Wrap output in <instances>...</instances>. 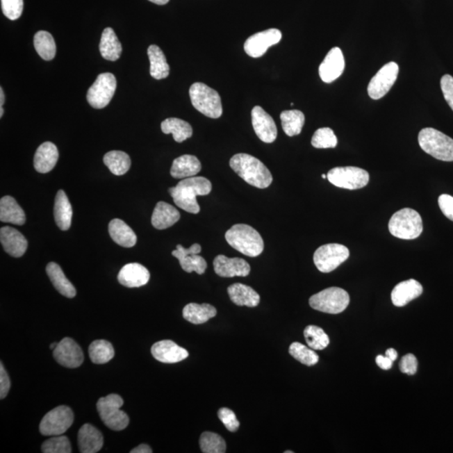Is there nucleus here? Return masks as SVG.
Returning a JSON list of instances; mask_svg holds the SVG:
<instances>
[{"label": "nucleus", "instance_id": "nucleus-1", "mask_svg": "<svg viewBox=\"0 0 453 453\" xmlns=\"http://www.w3.org/2000/svg\"><path fill=\"white\" fill-rule=\"evenodd\" d=\"M212 188L211 181L207 178L192 176L179 181L176 187L169 189V193L177 207L186 212L197 214L201 210L197 197L208 195Z\"/></svg>", "mask_w": 453, "mask_h": 453}, {"label": "nucleus", "instance_id": "nucleus-2", "mask_svg": "<svg viewBox=\"0 0 453 453\" xmlns=\"http://www.w3.org/2000/svg\"><path fill=\"white\" fill-rule=\"evenodd\" d=\"M230 167L247 183L254 188L265 189L272 183L270 170L260 160L248 154H237L230 160Z\"/></svg>", "mask_w": 453, "mask_h": 453}, {"label": "nucleus", "instance_id": "nucleus-3", "mask_svg": "<svg viewBox=\"0 0 453 453\" xmlns=\"http://www.w3.org/2000/svg\"><path fill=\"white\" fill-rule=\"evenodd\" d=\"M225 238L230 246L246 256L257 257L264 250L261 234L249 225H233L226 232Z\"/></svg>", "mask_w": 453, "mask_h": 453}, {"label": "nucleus", "instance_id": "nucleus-4", "mask_svg": "<svg viewBox=\"0 0 453 453\" xmlns=\"http://www.w3.org/2000/svg\"><path fill=\"white\" fill-rule=\"evenodd\" d=\"M418 142L423 151L436 160L453 161V140L434 128L420 131Z\"/></svg>", "mask_w": 453, "mask_h": 453}, {"label": "nucleus", "instance_id": "nucleus-5", "mask_svg": "<svg viewBox=\"0 0 453 453\" xmlns=\"http://www.w3.org/2000/svg\"><path fill=\"white\" fill-rule=\"evenodd\" d=\"M392 236L402 240L418 238L423 231L422 218L411 208H403L394 213L389 222Z\"/></svg>", "mask_w": 453, "mask_h": 453}, {"label": "nucleus", "instance_id": "nucleus-6", "mask_svg": "<svg viewBox=\"0 0 453 453\" xmlns=\"http://www.w3.org/2000/svg\"><path fill=\"white\" fill-rule=\"evenodd\" d=\"M190 99L193 107L208 118L218 119L222 115L221 98L214 89L202 83H193L190 88Z\"/></svg>", "mask_w": 453, "mask_h": 453}, {"label": "nucleus", "instance_id": "nucleus-7", "mask_svg": "<svg viewBox=\"0 0 453 453\" xmlns=\"http://www.w3.org/2000/svg\"><path fill=\"white\" fill-rule=\"evenodd\" d=\"M124 400L119 395L111 394L100 398L97 403V409L103 422L113 431H122L128 427L129 416L120 410Z\"/></svg>", "mask_w": 453, "mask_h": 453}, {"label": "nucleus", "instance_id": "nucleus-8", "mask_svg": "<svg viewBox=\"0 0 453 453\" xmlns=\"http://www.w3.org/2000/svg\"><path fill=\"white\" fill-rule=\"evenodd\" d=\"M350 297L345 290L330 287L310 298L311 308L329 314H339L349 305Z\"/></svg>", "mask_w": 453, "mask_h": 453}, {"label": "nucleus", "instance_id": "nucleus-9", "mask_svg": "<svg viewBox=\"0 0 453 453\" xmlns=\"http://www.w3.org/2000/svg\"><path fill=\"white\" fill-rule=\"evenodd\" d=\"M327 176L335 187L349 190L365 188L370 181V174L365 170L355 167H335Z\"/></svg>", "mask_w": 453, "mask_h": 453}, {"label": "nucleus", "instance_id": "nucleus-10", "mask_svg": "<svg viewBox=\"0 0 453 453\" xmlns=\"http://www.w3.org/2000/svg\"><path fill=\"white\" fill-rule=\"evenodd\" d=\"M349 250L345 245L329 244L319 247L313 256L314 264L322 273H330L349 257Z\"/></svg>", "mask_w": 453, "mask_h": 453}, {"label": "nucleus", "instance_id": "nucleus-11", "mask_svg": "<svg viewBox=\"0 0 453 453\" xmlns=\"http://www.w3.org/2000/svg\"><path fill=\"white\" fill-rule=\"evenodd\" d=\"M74 415L71 408L60 406L44 416L40 424V431L43 436L63 435L74 423Z\"/></svg>", "mask_w": 453, "mask_h": 453}, {"label": "nucleus", "instance_id": "nucleus-12", "mask_svg": "<svg viewBox=\"0 0 453 453\" xmlns=\"http://www.w3.org/2000/svg\"><path fill=\"white\" fill-rule=\"evenodd\" d=\"M117 81L110 72L101 74L92 87L88 89L87 100L92 108H104L111 102L116 91Z\"/></svg>", "mask_w": 453, "mask_h": 453}, {"label": "nucleus", "instance_id": "nucleus-13", "mask_svg": "<svg viewBox=\"0 0 453 453\" xmlns=\"http://www.w3.org/2000/svg\"><path fill=\"white\" fill-rule=\"evenodd\" d=\"M399 66L391 62L384 65L371 79L368 86V94L372 99H380L386 96L397 80Z\"/></svg>", "mask_w": 453, "mask_h": 453}, {"label": "nucleus", "instance_id": "nucleus-14", "mask_svg": "<svg viewBox=\"0 0 453 453\" xmlns=\"http://www.w3.org/2000/svg\"><path fill=\"white\" fill-rule=\"evenodd\" d=\"M282 34L280 30L269 29L254 34L245 43L247 55L254 58H261L266 53L270 47L281 42Z\"/></svg>", "mask_w": 453, "mask_h": 453}, {"label": "nucleus", "instance_id": "nucleus-15", "mask_svg": "<svg viewBox=\"0 0 453 453\" xmlns=\"http://www.w3.org/2000/svg\"><path fill=\"white\" fill-rule=\"evenodd\" d=\"M56 361L59 365L70 369L82 365L84 356L82 349L74 339L65 338L53 350Z\"/></svg>", "mask_w": 453, "mask_h": 453}, {"label": "nucleus", "instance_id": "nucleus-16", "mask_svg": "<svg viewBox=\"0 0 453 453\" xmlns=\"http://www.w3.org/2000/svg\"><path fill=\"white\" fill-rule=\"evenodd\" d=\"M252 115L253 127L258 138L263 142L273 143L277 138V127L272 117L261 106L254 107Z\"/></svg>", "mask_w": 453, "mask_h": 453}, {"label": "nucleus", "instance_id": "nucleus-17", "mask_svg": "<svg viewBox=\"0 0 453 453\" xmlns=\"http://www.w3.org/2000/svg\"><path fill=\"white\" fill-rule=\"evenodd\" d=\"M213 267L215 273L221 277H245L250 273V265L244 258H228L222 254L214 258Z\"/></svg>", "mask_w": 453, "mask_h": 453}, {"label": "nucleus", "instance_id": "nucleus-18", "mask_svg": "<svg viewBox=\"0 0 453 453\" xmlns=\"http://www.w3.org/2000/svg\"><path fill=\"white\" fill-rule=\"evenodd\" d=\"M345 68V60L343 51L338 47H333L319 67V75L323 82L331 83L343 74Z\"/></svg>", "mask_w": 453, "mask_h": 453}, {"label": "nucleus", "instance_id": "nucleus-19", "mask_svg": "<svg viewBox=\"0 0 453 453\" xmlns=\"http://www.w3.org/2000/svg\"><path fill=\"white\" fill-rule=\"evenodd\" d=\"M151 354L158 361L165 363H179L189 356L187 350L171 340L156 343L151 347Z\"/></svg>", "mask_w": 453, "mask_h": 453}, {"label": "nucleus", "instance_id": "nucleus-20", "mask_svg": "<svg viewBox=\"0 0 453 453\" xmlns=\"http://www.w3.org/2000/svg\"><path fill=\"white\" fill-rule=\"evenodd\" d=\"M0 242L5 252L15 258L23 256L28 247L25 236L11 226H3L0 229Z\"/></svg>", "mask_w": 453, "mask_h": 453}, {"label": "nucleus", "instance_id": "nucleus-21", "mask_svg": "<svg viewBox=\"0 0 453 453\" xmlns=\"http://www.w3.org/2000/svg\"><path fill=\"white\" fill-rule=\"evenodd\" d=\"M149 270L142 265L138 263H131L124 265L120 270L118 281L121 285L129 287V288H136V287L147 285L149 281Z\"/></svg>", "mask_w": 453, "mask_h": 453}, {"label": "nucleus", "instance_id": "nucleus-22", "mask_svg": "<svg viewBox=\"0 0 453 453\" xmlns=\"http://www.w3.org/2000/svg\"><path fill=\"white\" fill-rule=\"evenodd\" d=\"M423 293V287L418 281L411 279L395 286L391 293V300L395 306L402 307L418 298Z\"/></svg>", "mask_w": 453, "mask_h": 453}, {"label": "nucleus", "instance_id": "nucleus-23", "mask_svg": "<svg viewBox=\"0 0 453 453\" xmlns=\"http://www.w3.org/2000/svg\"><path fill=\"white\" fill-rule=\"evenodd\" d=\"M79 446L82 453H96L104 446L102 434L90 424H85L79 432Z\"/></svg>", "mask_w": 453, "mask_h": 453}, {"label": "nucleus", "instance_id": "nucleus-24", "mask_svg": "<svg viewBox=\"0 0 453 453\" xmlns=\"http://www.w3.org/2000/svg\"><path fill=\"white\" fill-rule=\"evenodd\" d=\"M59 158L58 149L51 142L40 145L34 157V167L39 173H48L55 167Z\"/></svg>", "mask_w": 453, "mask_h": 453}, {"label": "nucleus", "instance_id": "nucleus-25", "mask_svg": "<svg viewBox=\"0 0 453 453\" xmlns=\"http://www.w3.org/2000/svg\"><path fill=\"white\" fill-rule=\"evenodd\" d=\"M180 217V213L176 208L167 202L159 201L154 209L151 222L156 229L163 230L175 224Z\"/></svg>", "mask_w": 453, "mask_h": 453}, {"label": "nucleus", "instance_id": "nucleus-26", "mask_svg": "<svg viewBox=\"0 0 453 453\" xmlns=\"http://www.w3.org/2000/svg\"><path fill=\"white\" fill-rule=\"evenodd\" d=\"M201 170V165L196 156L184 155L174 160L171 175L176 179L195 176Z\"/></svg>", "mask_w": 453, "mask_h": 453}, {"label": "nucleus", "instance_id": "nucleus-27", "mask_svg": "<svg viewBox=\"0 0 453 453\" xmlns=\"http://www.w3.org/2000/svg\"><path fill=\"white\" fill-rule=\"evenodd\" d=\"M230 299L237 306L256 307L260 304L261 297L252 287L236 283L228 288Z\"/></svg>", "mask_w": 453, "mask_h": 453}, {"label": "nucleus", "instance_id": "nucleus-28", "mask_svg": "<svg viewBox=\"0 0 453 453\" xmlns=\"http://www.w3.org/2000/svg\"><path fill=\"white\" fill-rule=\"evenodd\" d=\"M108 232L112 240L124 248H131L136 244L137 236L135 232L131 226L118 218L109 222Z\"/></svg>", "mask_w": 453, "mask_h": 453}, {"label": "nucleus", "instance_id": "nucleus-29", "mask_svg": "<svg viewBox=\"0 0 453 453\" xmlns=\"http://www.w3.org/2000/svg\"><path fill=\"white\" fill-rule=\"evenodd\" d=\"M0 220L15 225L25 224V212L19 207L14 197L6 196L0 201Z\"/></svg>", "mask_w": 453, "mask_h": 453}, {"label": "nucleus", "instance_id": "nucleus-30", "mask_svg": "<svg viewBox=\"0 0 453 453\" xmlns=\"http://www.w3.org/2000/svg\"><path fill=\"white\" fill-rule=\"evenodd\" d=\"M47 274L56 290L59 291L63 296L67 298H74L76 296L75 287L65 276L62 268L56 263L51 262L47 265Z\"/></svg>", "mask_w": 453, "mask_h": 453}, {"label": "nucleus", "instance_id": "nucleus-31", "mask_svg": "<svg viewBox=\"0 0 453 453\" xmlns=\"http://www.w3.org/2000/svg\"><path fill=\"white\" fill-rule=\"evenodd\" d=\"M54 217L56 225L63 231L70 229L72 224V208L69 200L63 190L56 193Z\"/></svg>", "mask_w": 453, "mask_h": 453}, {"label": "nucleus", "instance_id": "nucleus-32", "mask_svg": "<svg viewBox=\"0 0 453 453\" xmlns=\"http://www.w3.org/2000/svg\"><path fill=\"white\" fill-rule=\"evenodd\" d=\"M99 51L104 59L115 62L122 53V46L112 28L104 29L101 38Z\"/></svg>", "mask_w": 453, "mask_h": 453}, {"label": "nucleus", "instance_id": "nucleus-33", "mask_svg": "<svg viewBox=\"0 0 453 453\" xmlns=\"http://www.w3.org/2000/svg\"><path fill=\"white\" fill-rule=\"evenodd\" d=\"M147 54L151 63L149 74L152 78L156 80L167 79L170 74V67L163 51L156 44H151L148 48Z\"/></svg>", "mask_w": 453, "mask_h": 453}, {"label": "nucleus", "instance_id": "nucleus-34", "mask_svg": "<svg viewBox=\"0 0 453 453\" xmlns=\"http://www.w3.org/2000/svg\"><path fill=\"white\" fill-rule=\"evenodd\" d=\"M216 315L215 307L207 304V303H204V304L190 303L183 309V318L192 324H202L215 317Z\"/></svg>", "mask_w": 453, "mask_h": 453}, {"label": "nucleus", "instance_id": "nucleus-35", "mask_svg": "<svg viewBox=\"0 0 453 453\" xmlns=\"http://www.w3.org/2000/svg\"><path fill=\"white\" fill-rule=\"evenodd\" d=\"M161 131L165 135L172 133L173 138L177 143L183 142V141L191 138L193 131L190 124L186 121L177 118H169L165 120L160 125Z\"/></svg>", "mask_w": 453, "mask_h": 453}, {"label": "nucleus", "instance_id": "nucleus-36", "mask_svg": "<svg viewBox=\"0 0 453 453\" xmlns=\"http://www.w3.org/2000/svg\"><path fill=\"white\" fill-rule=\"evenodd\" d=\"M104 163L115 176L124 175L131 167V157L128 154L120 151L108 152L104 157Z\"/></svg>", "mask_w": 453, "mask_h": 453}, {"label": "nucleus", "instance_id": "nucleus-37", "mask_svg": "<svg viewBox=\"0 0 453 453\" xmlns=\"http://www.w3.org/2000/svg\"><path fill=\"white\" fill-rule=\"evenodd\" d=\"M283 131L290 137L300 135L305 124V115L299 110H286L281 115Z\"/></svg>", "mask_w": 453, "mask_h": 453}, {"label": "nucleus", "instance_id": "nucleus-38", "mask_svg": "<svg viewBox=\"0 0 453 453\" xmlns=\"http://www.w3.org/2000/svg\"><path fill=\"white\" fill-rule=\"evenodd\" d=\"M34 46L40 58L46 60L54 59L56 53V46L53 38L49 32L40 31L35 35Z\"/></svg>", "mask_w": 453, "mask_h": 453}, {"label": "nucleus", "instance_id": "nucleus-39", "mask_svg": "<svg viewBox=\"0 0 453 453\" xmlns=\"http://www.w3.org/2000/svg\"><path fill=\"white\" fill-rule=\"evenodd\" d=\"M89 357L96 365H104L115 357V349L110 343L105 340H96L89 346Z\"/></svg>", "mask_w": 453, "mask_h": 453}, {"label": "nucleus", "instance_id": "nucleus-40", "mask_svg": "<svg viewBox=\"0 0 453 453\" xmlns=\"http://www.w3.org/2000/svg\"><path fill=\"white\" fill-rule=\"evenodd\" d=\"M304 336L307 345L314 350H323L329 345V336L321 327L307 326L304 330Z\"/></svg>", "mask_w": 453, "mask_h": 453}, {"label": "nucleus", "instance_id": "nucleus-41", "mask_svg": "<svg viewBox=\"0 0 453 453\" xmlns=\"http://www.w3.org/2000/svg\"><path fill=\"white\" fill-rule=\"evenodd\" d=\"M200 447L204 453H224L226 445L220 435L206 431L201 436Z\"/></svg>", "mask_w": 453, "mask_h": 453}, {"label": "nucleus", "instance_id": "nucleus-42", "mask_svg": "<svg viewBox=\"0 0 453 453\" xmlns=\"http://www.w3.org/2000/svg\"><path fill=\"white\" fill-rule=\"evenodd\" d=\"M289 353L297 361L306 366H313L319 361L318 355L315 353V351L300 343H293L290 346Z\"/></svg>", "mask_w": 453, "mask_h": 453}, {"label": "nucleus", "instance_id": "nucleus-43", "mask_svg": "<svg viewBox=\"0 0 453 453\" xmlns=\"http://www.w3.org/2000/svg\"><path fill=\"white\" fill-rule=\"evenodd\" d=\"M311 145L317 149L335 148L338 145L337 136L330 128L318 129L311 139Z\"/></svg>", "mask_w": 453, "mask_h": 453}, {"label": "nucleus", "instance_id": "nucleus-44", "mask_svg": "<svg viewBox=\"0 0 453 453\" xmlns=\"http://www.w3.org/2000/svg\"><path fill=\"white\" fill-rule=\"evenodd\" d=\"M44 453H71L72 452L69 439L65 436H55L44 442L42 446Z\"/></svg>", "mask_w": 453, "mask_h": 453}, {"label": "nucleus", "instance_id": "nucleus-45", "mask_svg": "<svg viewBox=\"0 0 453 453\" xmlns=\"http://www.w3.org/2000/svg\"><path fill=\"white\" fill-rule=\"evenodd\" d=\"M181 268L186 272L192 273L195 271L198 274H204L207 270L208 264L199 254H191V256H185L179 260Z\"/></svg>", "mask_w": 453, "mask_h": 453}, {"label": "nucleus", "instance_id": "nucleus-46", "mask_svg": "<svg viewBox=\"0 0 453 453\" xmlns=\"http://www.w3.org/2000/svg\"><path fill=\"white\" fill-rule=\"evenodd\" d=\"M1 7L8 19H18L22 15L24 0H1Z\"/></svg>", "mask_w": 453, "mask_h": 453}, {"label": "nucleus", "instance_id": "nucleus-47", "mask_svg": "<svg viewBox=\"0 0 453 453\" xmlns=\"http://www.w3.org/2000/svg\"><path fill=\"white\" fill-rule=\"evenodd\" d=\"M217 415L218 418H220L222 424L224 425L225 427L229 431L234 432L240 428V423L238 422L236 414H234L232 410L229 409V408H221L218 411Z\"/></svg>", "mask_w": 453, "mask_h": 453}, {"label": "nucleus", "instance_id": "nucleus-48", "mask_svg": "<svg viewBox=\"0 0 453 453\" xmlns=\"http://www.w3.org/2000/svg\"><path fill=\"white\" fill-rule=\"evenodd\" d=\"M418 359L413 354H406L400 360V370L404 374L414 375L418 371Z\"/></svg>", "mask_w": 453, "mask_h": 453}, {"label": "nucleus", "instance_id": "nucleus-49", "mask_svg": "<svg viewBox=\"0 0 453 453\" xmlns=\"http://www.w3.org/2000/svg\"><path fill=\"white\" fill-rule=\"evenodd\" d=\"M440 88L445 99L453 111V78L451 75H444L440 79Z\"/></svg>", "mask_w": 453, "mask_h": 453}, {"label": "nucleus", "instance_id": "nucleus-50", "mask_svg": "<svg viewBox=\"0 0 453 453\" xmlns=\"http://www.w3.org/2000/svg\"><path fill=\"white\" fill-rule=\"evenodd\" d=\"M438 204L444 215L453 222V197L447 194H443L438 198Z\"/></svg>", "mask_w": 453, "mask_h": 453}, {"label": "nucleus", "instance_id": "nucleus-51", "mask_svg": "<svg viewBox=\"0 0 453 453\" xmlns=\"http://www.w3.org/2000/svg\"><path fill=\"white\" fill-rule=\"evenodd\" d=\"M201 252V245L198 244H194L189 249H185L183 246L178 245L176 246V249L172 252V256L176 257L178 261L181 260V258L185 256H191V254H198Z\"/></svg>", "mask_w": 453, "mask_h": 453}, {"label": "nucleus", "instance_id": "nucleus-52", "mask_svg": "<svg viewBox=\"0 0 453 453\" xmlns=\"http://www.w3.org/2000/svg\"><path fill=\"white\" fill-rule=\"evenodd\" d=\"M10 389V379L3 363L0 365V399H5Z\"/></svg>", "mask_w": 453, "mask_h": 453}, {"label": "nucleus", "instance_id": "nucleus-53", "mask_svg": "<svg viewBox=\"0 0 453 453\" xmlns=\"http://www.w3.org/2000/svg\"><path fill=\"white\" fill-rule=\"evenodd\" d=\"M376 363H377L378 366L380 369L388 370L391 369L392 365H393V361L386 356L379 355L376 358Z\"/></svg>", "mask_w": 453, "mask_h": 453}, {"label": "nucleus", "instance_id": "nucleus-54", "mask_svg": "<svg viewBox=\"0 0 453 453\" xmlns=\"http://www.w3.org/2000/svg\"><path fill=\"white\" fill-rule=\"evenodd\" d=\"M131 453H152V449L147 444H140V446L133 448Z\"/></svg>", "mask_w": 453, "mask_h": 453}, {"label": "nucleus", "instance_id": "nucleus-55", "mask_svg": "<svg viewBox=\"0 0 453 453\" xmlns=\"http://www.w3.org/2000/svg\"><path fill=\"white\" fill-rule=\"evenodd\" d=\"M386 357L390 359L393 362L395 361V360L398 358L397 352H396L394 349H388L386 351Z\"/></svg>", "mask_w": 453, "mask_h": 453}, {"label": "nucleus", "instance_id": "nucleus-56", "mask_svg": "<svg viewBox=\"0 0 453 453\" xmlns=\"http://www.w3.org/2000/svg\"><path fill=\"white\" fill-rule=\"evenodd\" d=\"M5 104V94H3V88H0V117H3V105Z\"/></svg>", "mask_w": 453, "mask_h": 453}, {"label": "nucleus", "instance_id": "nucleus-57", "mask_svg": "<svg viewBox=\"0 0 453 453\" xmlns=\"http://www.w3.org/2000/svg\"><path fill=\"white\" fill-rule=\"evenodd\" d=\"M149 1L156 3L158 6H165L167 5L170 0H149Z\"/></svg>", "mask_w": 453, "mask_h": 453}, {"label": "nucleus", "instance_id": "nucleus-58", "mask_svg": "<svg viewBox=\"0 0 453 453\" xmlns=\"http://www.w3.org/2000/svg\"><path fill=\"white\" fill-rule=\"evenodd\" d=\"M59 343H53L52 345H51L50 347L51 349L54 350L56 347H58Z\"/></svg>", "mask_w": 453, "mask_h": 453}, {"label": "nucleus", "instance_id": "nucleus-59", "mask_svg": "<svg viewBox=\"0 0 453 453\" xmlns=\"http://www.w3.org/2000/svg\"><path fill=\"white\" fill-rule=\"evenodd\" d=\"M322 176L323 179H325V178H327V176L325 175V174H323V175Z\"/></svg>", "mask_w": 453, "mask_h": 453}, {"label": "nucleus", "instance_id": "nucleus-60", "mask_svg": "<svg viewBox=\"0 0 453 453\" xmlns=\"http://www.w3.org/2000/svg\"><path fill=\"white\" fill-rule=\"evenodd\" d=\"M294 452L293 451H286L285 453H293Z\"/></svg>", "mask_w": 453, "mask_h": 453}]
</instances>
